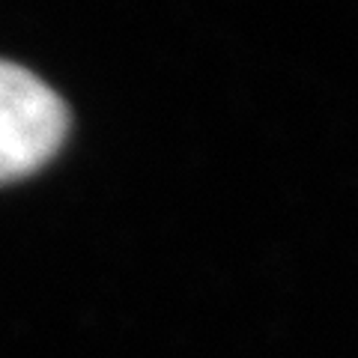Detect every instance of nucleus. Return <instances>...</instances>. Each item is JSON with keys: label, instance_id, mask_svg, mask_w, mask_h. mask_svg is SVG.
I'll list each match as a JSON object with an SVG mask.
<instances>
[{"label": "nucleus", "instance_id": "1", "mask_svg": "<svg viewBox=\"0 0 358 358\" xmlns=\"http://www.w3.org/2000/svg\"><path fill=\"white\" fill-rule=\"evenodd\" d=\"M69 114L33 72L0 60V182L18 179L60 150Z\"/></svg>", "mask_w": 358, "mask_h": 358}]
</instances>
